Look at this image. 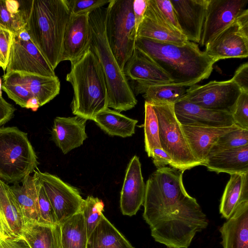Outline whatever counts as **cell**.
<instances>
[{
  "mask_svg": "<svg viewBox=\"0 0 248 248\" xmlns=\"http://www.w3.org/2000/svg\"><path fill=\"white\" fill-rule=\"evenodd\" d=\"M13 33L4 28H0V67L3 71L6 70L8 63Z\"/></svg>",
  "mask_w": 248,
  "mask_h": 248,
  "instance_id": "obj_41",
  "label": "cell"
},
{
  "mask_svg": "<svg viewBox=\"0 0 248 248\" xmlns=\"http://www.w3.org/2000/svg\"><path fill=\"white\" fill-rule=\"evenodd\" d=\"M87 248H135L102 215L98 225L88 239Z\"/></svg>",
  "mask_w": 248,
  "mask_h": 248,
  "instance_id": "obj_27",
  "label": "cell"
},
{
  "mask_svg": "<svg viewBox=\"0 0 248 248\" xmlns=\"http://www.w3.org/2000/svg\"><path fill=\"white\" fill-rule=\"evenodd\" d=\"M104 207L103 202L98 198L89 196L84 200L81 212L83 216L88 238L100 222Z\"/></svg>",
  "mask_w": 248,
  "mask_h": 248,
  "instance_id": "obj_34",
  "label": "cell"
},
{
  "mask_svg": "<svg viewBox=\"0 0 248 248\" xmlns=\"http://www.w3.org/2000/svg\"><path fill=\"white\" fill-rule=\"evenodd\" d=\"M242 91L248 92V63L241 65L235 71L231 79Z\"/></svg>",
  "mask_w": 248,
  "mask_h": 248,
  "instance_id": "obj_43",
  "label": "cell"
},
{
  "mask_svg": "<svg viewBox=\"0 0 248 248\" xmlns=\"http://www.w3.org/2000/svg\"><path fill=\"white\" fill-rule=\"evenodd\" d=\"M135 48L160 67L172 84L186 87L208 78L216 62L189 41L176 44L137 37Z\"/></svg>",
  "mask_w": 248,
  "mask_h": 248,
  "instance_id": "obj_1",
  "label": "cell"
},
{
  "mask_svg": "<svg viewBox=\"0 0 248 248\" xmlns=\"http://www.w3.org/2000/svg\"><path fill=\"white\" fill-rule=\"evenodd\" d=\"M206 55L217 62L230 58L248 56V9L206 46Z\"/></svg>",
  "mask_w": 248,
  "mask_h": 248,
  "instance_id": "obj_8",
  "label": "cell"
},
{
  "mask_svg": "<svg viewBox=\"0 0 248 248\" xmlns=\"http://www.w3.org/2000/svg\"><path fill=\"white\" fill-rule=\"evenodd\" d=\"M2 82L0 78V96L2 97V89H1Z\"/></svg>",
  "mask_w": 248,
  "mask_h": 248,
  "instance_id": "obj_48",
  "label": "cell"
},
{
  "mask_svg": "<svg viewBox=\"0 0 248 248\" xmlns=\"http://www.w3.org/2000/svg\"><path fill=\"white\" fill-rule=\"evenodd\" d=\"M148 0H134L133 11L135 17L136 29L138 28L142 22L148 6Z\"/></svg>",
  "mask_w": 248,
  "mask_h": 248,
  "instance_id": "obj_45",
  "label": "cell"
},
{
  "mask_svg": "<svg viewBox=\"0 0 248 248\" xmlns=\"http://www.w3.org/2000/svg\"><path fill=\"white\" fill-rule=\"evenodd\" d=\"M106 7L96 9L89 14L91 32L89 49L97 57L106 80L108 108L119 112L133 108L137 100L109 47L105 33Z\"/></svg>",
  "mask_w": 248,
  "mask_h": 248,
  "instance_id": "obj_4",
  "label": "cell"
},
{
  "mask_svg": "<svg viewBox=\"0 0 248 248\" xmlns=\"http://www.w3.org/2000/svg\"><path fill=\"white\" fill-rule=\"evenodd\" d=\"M219 205L222 217L229 219L242 203L248 201V172L231 174Z\"/></svg>",
  "mask_w": 248,
  "mask_h": 248,
  "instance_id": "obj_26",
  "label": "cell"
},
{
  "mask_svg": "<svg viewBox=\"0 0 248 248\" xmlns=\"http://www.w3.org/2000/svg\"><path fill=\"white\" fill-rule=\"evenodd\" d=\"M134 0H110L106 7L105 33L120 69L135 48L137 30L133 11Z\"/></svg>",
  "mask_w": 248,
  "mask_h": 248,
  "instance_id": "obj_6",
  "label": "cell"
},
{
  "mask_svg": "<svg viewBox=\"0 0 248 248\" xmlns=\"http://www.w3.org/2000/svg\"><path fill=\"white\" fill-rule=\"evenodd\" d=\"M248 0H208L200 44L205 46L246 9Z\"/></svg>",
  "mask_w": 248,
  "mask_h": 248,
  "instance_id": "obj_12",
  "label": "cell"
},
{
  "mask_svg": "<svg viewBox=\"0 0 248 248\" xmlns=\"http://www.w3.org/2000/svg\"><path fill=\"white\" fill-rule=\"evenodd\" d=\"M246 145H248V129L239 127L221 136L210 151L232 149Z\"/></svg>",
  "mask_w": 248,
  "mask_h": 248,
  "instance_id": "obj_35",
  "label": "cell"
},
{
  "mask_svg": "<svg viewBox=\"0 0 248 248\" xmlns=\"http://www.w3.org/2000/svg\"><path fill=\"white\" fill-rule=\"evenodd\" d=\"M62 248H87L88 237L82 213L60 225Z\"/></svg>",
  "mask_w": 248,
  "mask_h": 248,
  "instance_id": "obj_31",
  "label": "cell"
},
{
  "mask_svg": "<svg viewBox=\"0 0 248 248\" xmlns=\"http://www.w3.org/2000/svg\"><path fill=\"white\" fill-rule=\"evenodd\" d=\"M242 91L231 79L213 80L187 89L180 100H186L202 108L230 112Z\"/></svg>",
  "mask_w": 248,
  "mask_h": 248,
  "instance_id": "obj_11",
  "label": "cell"
},
{
  "mask_svg": "<svg viewBox=\"0 0 248 248\" xmlns=\"http://www.w3.org/2000/svg\"><path fill=\"white\" fill-rule=\"evenodd\" d=\"M2 98V97L0 96V98Z\"/></svg>",
  "mask_w": 248,
  "mask_h": 248,
  "instance_id": "obj_49",
  "label": "cell"
},
{
  "mask_svg": "<svg viewBox=\"0 0 248 248\" xmlns=\"http://www.w3.org/2000/svg\"><path fill=\"white\" fill-rule=\"evenodd\" d=\"M137 37L176 44L188 41L181 32L170 26L154 0H148L144 16L137 31Z\"/></svg>",
  "mask_w": 248,
  "mask_h": 248,
  "instance_id": "obj_16",
  "label": "cell"
},
{
  "mask_svg": "<svg viewBox=\"0 0 248 248\" xmlns=\"http://www.w3.org/2000/svg\"><path fill=\"white\" fill-rule=\"evenodd\" d=\"M71 63L66 80L74 91L72 112L86 120H93L97 114L108 108V89L102 68L90 49Z\"/></svg>",
  "mask_w": 248,
  "mask_h": 248,
  "instance_id": "obj_3",
  "label": "cell"
},
{
  "mask_svg": "<svg viewBox=\"0 0 248 248\" xmlns=\"http://www.w3.org/2000/svg\"><path fill=\"white\" fill-rule=\"evenodd\" d=\"M33 176L43 186L60 225L81 212L84 200L76 187L55 175L40 171L38 168Z\"/></svg>",
  "mask_w": 248,
  "mask_h": 248,
  "instance_id": "obj_10",
  "label": "cell"
},
{
  "mask_svg": "<svg viewBox=\"0 0 248 248\" xmlns=\"http://www.w3.org/2000/svg\"><path fill=\"white\" fill-rule=\"evenodd\" d=\"M0 210L18 241L24 244L21 240V234L24 222L21 210L10 189V186L1 179Z\"/></svg>",
  "mask_w": 248,
  "mask_h": 248,
  "instance_id": "obj_30",
  "label": "cell"
},
{
  "mask_svg": "<svg viewBox=\"0 0 248 248\" xmlns=\"http://www.w3.org/2000/svg\"><path fill=\"white\" fill-rule=\"evenodd\" d=\"M38 164L27 133L15 126L0 127V179L7 183H20Z\"/></svg>",
  "mask_w": 248,
  "mask_h": 248,
  "instance_id": "obj_5",
  "label": "cell"
},
{
  "mask_svg": "<svg viewBox=\"0 0 248 248\" xmlns=\"http://www.w3.org/2000/svg\"><path fill=\"white\" fill-rule=\"evenodd\" d=\"M3 80L17 83L35 97L41 107L55 98L60 93V81L57 76L45 77L19 72L4 75Z\"/></svg>",
  "mask_w": 248,
  "mask_h": 248,
  "instance_id": "obj_20",
  "label": "cell"
},
{
  "mask_svg": "<svg viewBox=\"0 0 248 248\" xmlns=\"http://www.w3.org/2000/svg\"><path fill=\"white\" fill-rule=\"evenodd\" d=\"M0 24L15 34L25 29V14L19 1L0 0Z\"/></svg>",
  "mask_w": 248,
  "mask_h": 248,
  "instance_id": "obj_32",
  "label": "cell"
},
{
  "mask_svg": "<svg viewBox=\"0 0 248 248\" xmlns=\"http://www.w3.org/2000/svg\"><path fill=\"white\" fill-rule=\"evenodd\" d=\"M132 91L137 94L142 93L148 103L163 102L175 104L185 94L187 87L172 83L155 84L133 82Z\"/></svg>",
  "mask_w": 248,
  "mask_h": 248,
  "instance_id": "obj_29",
  "label": "cell"
},
{
  "mask_svg": "<svg viewBox=\"0 0 248 248\" xmlns=\"http://www.w3.org/2000/svg\"><path fill=\"white\" fill-rule=\"evenodd\" d=\"M219 232L223 248H248V201L239 205Z\"/></svg>",
  "mask_w": 248,
  "mask_h": 248,
  "instance_id": "obj_23",
  "label": "cell"
},
{
  "mask_svg": "<svg viewBox=\"0 0 248 248\" xmlns=\"http://www.w3.org/2000/svg\"><path fill=\"white\" fill-rule=\"evenodd\" d=\"M123 72L128 80L140 84L172 83L168 75L141 51L135 48L126 62Z\"/></svg>",
  "mask_w": 248,
  "mask_h": 248,
  "instance_id": "obj_19",
  "label": "cell"
},
{
  "mask_svg": "<svg viewBox=\"0 0 248 248\" xmlns=\"http://www.w3.org/2000/svg\"><path fill=\"white\" fill-rule=\"evenodd\" d=\"M21 240L28 248H62L60 225L26 223Z\"/></svg>",
  "mask_w": 248,
  "mask_h": 248,
  "instance_id": "obj_24",
  "label": "cell"
},
{
  "mask_svg": "<svg viewBox=\"0 0 248 248\" xmlns=\"http://www.w3.org/2000/svg\"><path fill=\"white\" fill-rule=\"evenodd\" d=\"M16 108L3 97L0 98V126L6 124L13 117Z\"/></svg>",
  "mask_w": 248,
  "mask_h": 248,
  "instance_id": "obj_46",
  "label": "cell"
},
{
  "mask_svg": "<svg viewBox=\"0 0 248 248\" xmlns=\"http://www.w3.org/2000/svg\"><path fill=\"white\" fill-rule=\"evenodd\" d=\"M150 103L157 116L162 148L170 156V167L184 172L202 165L194 156L174 112V104Z\"/></svg>",
  "mask_w": 248,
  "mask_h": 248,
  "instance_id": "obj_7",
  "label": "cell"
},
{
  "mask_svg": "<svg viewBox=\"0 0 248 248\" xmlns=\"http://www.w3.org/2000/svg\"><path fill=\"white\" fill-rule=\"evenodd\" d=\"M152 158L155 166L157 169L166 167L168 165L170 166L172 163L171 158L162 148L154 149Z\"/></svg>",
  "mask_w": 248,
  "mask_h": 248,
  "instance_id": "obj_44",
  "label": "cell"
},
{
  "mask_svg": "<svg viewBox=\"0 0 248 248\" xmlns=\"http://www.w3.org/2000/svg\"><path fill=\"white\" fill-rule=\"evenodd\" d=\"M86 121L77 116L55 118L51 138L63 154L80 146L87 138L85 132Z\"/></svg>",
  "mask_w": 248,
  "mask_h": 248,
  "instance_id": "obj_21",
  "label": "cell"
},
{
  "mask_svg": "<svg viewBox=\"0 0 248 248\" xmlns=\"http://www.w3.org/2000/svg\"><path fill=\"white\" fill-rule=\"evenodd\" d=\"M10 189L19 205L24 224L39 222L38 194L33 176H27L21 182L14 184Z\"/></svg>",
  "mask_w": 248,
  "mask_h": 248,
  "instance_id": "obj_25",
  "label": "cell"
},
{
  "mask_svg": "<svg viewBox=\"0 0 248 248\" xmlns=\"http://www.w3.org/2000/svg\"><path fill=\"white\" fill-rule=\"evenodd\" d=\"M13 72L56 76L54 70L34 44L25 29L17 34H13L4 75Z\"/></svg>",
  "mask_w": 248,
  "mask_h": 248,
  "instance_id": "obj_9",
  "label": "cell"
},
{
  "mask_svg": "<svg viewBox=\"0 0 248 248\" xmlns=\"http://www.w3.org/2000/svg\"><path fill=\"white\" fill-rule=\"evenodd\" d=\"M174 109L181 124L227 126L234 124L230 112L207 109L186 100L175 103Z\"/></svg>",
  "mask_w": 248,
  "mask_h": 248,
  "instance_id": "obj_17",
  "label": "cell"
},
{
  "mask_svg": "<svg viewBox=\"0 0 248 248\" xmlns=\"http://www.w3.org/2000/svg\"><path fill=\"white\" fill-rule=\"evenodd\" d=\"M145 187L139 158L134 155L128 165L121 192L120 208L124 215H136L143 205Z\"/></svg>",
  "mask_w": 248,
  "mask_h": 248,
  "instance_id": "obj_15",
  "label": "cell"
},
{
  "mask_svg": "<svg viewBox=\"0 0 248 248\" xmlns=\"http://www.w3.org/2000/svg\"><path fill=\"white\" fill-rule=\"evenodd\" d=\"M89 14L71 15L64 32L61 62L69 61L72 63L89 50L91 41Z\"/></svg>",
  "mask_w": 248,
  "mask_h": 248,
  "instance_id": "obj_13",
  "label": "cell"
},
{
  "mask_svg": "<svg viewBox=\"0 0 248 248\" xmlns=\"http://www.w3.org/2000/svg\"><path fill=\"white\" fill-rule=\"evenodd\" d=\"M0 248H28L18 241L0 210Z\"/></svg>",
  "mask_w": 248,
  "mask_h": 248,
  "instance_id": "obj_40",
  "label": "cell"
},
{
  "mask_svg": "<svg viewBox=\"0 0 248 248\" xmlns=\"http://www.w3.org/2000/svg\"><path fill=\"white\" fill-rule=\"evenodd\" d=\"M19 1L25 14V29L55 70L61 62L64 32L71 15L66 0Z\"/></svg>",
  "mask_w": 248,
  "mask_h": 248,
  "instance_id": "obj_2",
  "label": "cell"
},
{
  "mask_svg": "<svg viewBox=\"0 0 248 248\" xmlns=\"http://www.w3.org/2000/svg\"><path fill=\"white\" fill-rule=\"evenodd\" d=\"M231 113L235 124L248 129V92L242 91Z\"/></svg>",
  "mask_w": 248,
  "mask_h": 248,
  "instance_id": "obj_37",
  "label": "cell"
},
{
  "mask_svg": "<svg viewBox=\"0 0 248 248\" xmlns=\"http://www.w3.org/2000/svg\"><path fill=\"white\" fill-rule=\"evenodd\" d=\"M93 120L108 135L123 138L132 136L138 123L137 120L108 108L97 114Z\"/></svg>",
  "mask_w": 248,
  "mask_h": 248,
  "instance_id": "obj_28",
  "label": "cell"
},
{
  "mask_svg": "<svg viewBox=\"0 0 248 248\" xmlns=\"http://www.w3.org/2000/svg\"><path fill=\"white\" fill-rule=\"evenodd\" d=\"M144 113L145 149L148 156L152 157L154 149L155 148H162L159 139L158 122L152 105L145 101Z\"/></svg>",
  "mask_w": 248,
  "mask_h": 248,
  "instance_id": "obj_33",
  "label": "cell"
},
{
  "mask_svg": "<svg viewBox=\"0 0 248 248\" xmlns=\"http://www.w3.org/2000/svg\"><path fill=\"white\" fill-rule=\"evenodd\" d=\"M154 1L163 16L170 26L174 30L181 32L174 9L170 0H154Z\"/></svg>",
  "mask_w": 248,
  "mask_h": 248,
  "instance_id": "obj_42",
  "label": "cell"
},
{
  "mask_svg": "<svg viewBox=\"0 0 248 248\" xmlns=\"http://www.w3.org/2000/svg\"><path fill=\"white\" fill-rule=\"evenodd\" d=\"M33 178L38 194L39 223L49 225H59L54 209L43 186L36 178L34 176Z\"/></svg>",
  "mask_w": 248,
  "mask_h": 248,
  "instance_id": "obj_36",
  "label": "cell"
},
{
  "mask_svg": "<svg viewBox=\"0 0 248 248\" xmlns=\"http://www.w3.org/2000/svg\"><path fill=\"white\" fill-rule=\"evenodd\" d=\"M182 33L188 41L200 43L208 0H170Z\"/></svg>",
  "mask_w": 248,
  "mask_h": 248,
  "instance_id": "obj_14",
  "label": "cell"
},
{
  "mask_svg": "<svg viewBox=\"0 0 248 248\" xmlns=\"http://www.w3.org/2000/svg\"><path fill=\"white\" fill-rule=\"evenodd\" d=\"M181 125L194 156L203 166L218 139L224 134L239 128L235 124L227 126Z\"/></svg>",
  "mask_w": 248,
  "mask_h": 248,
  "instance_id": "obj_18",
  "label": "cell"
},
{
  "mask_svg": "<svg viewBox=\"0 0 248 248\" xmlns=\"http://www.w3.org/2000/svg\"><path fill=\"white\" fill-rule=\"evenodd\" d=\"M40 107V105L37 99L32 97L28 101L26 108H31L33 111H36Z\"/></svg>",
  "mask_w": 248,
  "mask_h": 248,
  "instance_id": "obj_47",
  "label": "cell"
},
{
  "mask_svg": "<svg viewBox=\"0 0 248 248\" xmlns=\"http://www.w3.org/2000/svg\"><path fill=\"white\" fill-rule=\"evenodd\" d=\"M1 89L9 98L22 108H26L28 101L33 97L26 89L17 83L3 80Z\"/></svg>",
  "mask_w": 248,
  "mask_h": 248,
  "instance_id": "obj_38",
  "label": "cell"
},
{
  "mask_svg": "<svg viewBox=\"0 0 248 248\" xmlns=\"http://www.w3.org/2000/svg\"><path fill=\"white\" fill-rule=\"evenodd\" d=\"M72 15L89 14L108 4L110 0H66Z\"/></svg>",
  "mask_w": 248,
  "mask_h": 248,
  "instance_id": "obj_39",
  "label": "cell"
},
{
  "mask_svg": "<svg viewBox=\"0 0 248 248\" xmlns=\"http://www.w3.org/2000/svg\"><path fill=\"white\" fill-rule=\"evenodd\" d=\"M209 171L232 174L248 172V145L209 152L204 164Z\"/></svg>",
  "mask_w": 248,
  "mask_h": 248,
  "instance_id": "obj_22",
  "label": "cell"
}]
</instances>
